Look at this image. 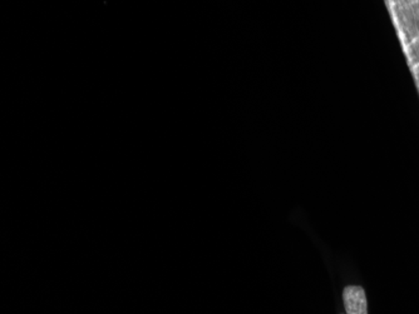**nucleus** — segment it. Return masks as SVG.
Here are the masks:
<instances>
[{
	"mask_svg": "<svg viewBox=\"0 0 419 314\" xmlns=\"http://www.w3.org/2000/svg\"><path fill=\"white\" fill-rule=\"evenodd\" d=\"M344 307L347 313L367 314V298H365L364 289L358 286H351L344 289L343 293Z\"/></svg>",
	"mask_w": 419,
	"mask_h": 314,
	"instance_id": "f257e3e1",
	"label": "nucleus"
}]
</instances>
